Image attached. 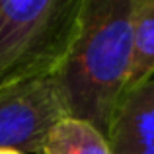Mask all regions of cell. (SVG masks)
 <instances>
[{"label": "cell", "instance_id": "cell-1", "mask_svg": "<svg viewBox=\"0 0 154 154\" xmlns=\"http://www.w3.org/2000/svg\"><path fill=\"white\" fill-rule=\"evenodd\" d=\"M135 0H82L68 49L51 74L64 117L105 137L127 88Z\"/></svg>", "mask_w": 154, "mask_h": 154}, {"label": "cell", "instance_id": "cell-6", "mask_svg": "<svg viewBox=\"0 0 154 154\" xmlns=\"http://www.w3.org/2000/svg\"><path fill=\"white\" fill-rule=\"evenodd\" d=\"M41 154H111V150L100 131L64 117L45 137Z\"/></svg>", "mask_w": 154, "mask_h": 154}, {"label": "cell", "instance_id": "cell-7", "mask_svg": "<svg viewBox=\"0 0 154 154\" xmlns=\"http://www.w3.org/2000/svg\"><path fill=\"white\" fill-rule=\"evenodd\" d=\"M0 154H22V152H16V150H0Z\"/></svg>", "mask_w": 154, "mask_h": 154}, {"label": "cell", "instance_id": "cell-2", "mask_svg": "<svg viewBox=\"0 0 154 154\" xmlns=\"http://www.w3.org/2000/svg\"><path fill=\"white\" fill-rule=\"evenodd\" d=\"M80 6L82 0H0V90L55 72Z\"/></svg>", "mask_w": 154, "mask_h": 154}, {"label": "cell", "instance_id": "cell-5", "mask_svg": "<svg viewBox=\"0 0 154 154\" xmlns=\"http://www.w3.org/2000/svg\"><path fill=\"white\" fill-rule=\"evenodd\" d=\"M131 37V68L125 92L154 78V0H135Z\"/></svg>", "mask_w": 154, "mask_h": 154}, {"label": "cell", "instance_id": "cell-3", "mask_svg": "<svg viewBox=\"0 0 154 154\" xmlns=\"http://www.w3.org/2000/svg\"><path fill=\"white\" fill-rule=\"evenodd\" d=\"M64 119L51 76L0 90V150L41 154L45 137Z\"/></svg>", "mask_w": 154, "mask_h": 154}, {"label": "cell", "instance_id": "cell-4", "mask_svg": "<svg viewBox=\"0 0 154 154\" xmlns=\"http://www.w3.org/2000/svg\"><path fill=\"white\" fill-rule=\"evenodd\" d=\"M105 140L111 154H154V78L123 94Z\"/></svg>", "mask_w": 154, "mask_h": 154}]
</instances>
